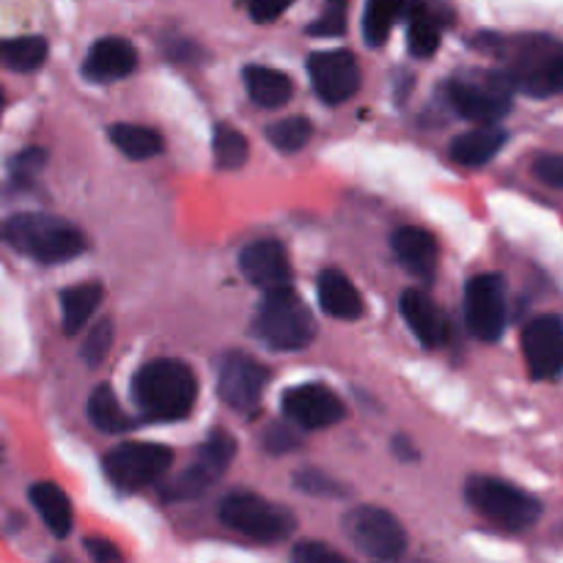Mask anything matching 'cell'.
<instances>
[{
    "mask_svg": "<svg viewBox=\"0 0 563 563\" xmlns=\"http://www.w3.org/2000/svg\"><path fill=\"white\" fill-rule=\"evenodd\" d=\"M132 396L148 421H181L190 416L192 405H196V374L174 357H157L137 368L135 379H132Z\"/></svg>",
    "mask_w": 563,
    "mask_h": 563,
    "instance_id": "cell-1",
    "label": "cell"
},
{
    "mask_svg": "<svg viewBox=\"0 0 563 563\" xmlns=\"http://www.w3.org/2000/svg\"><path fill=\"white\" fill-rule=\"evenodd\" d=\"M0 240L38 264H64L86 251V236L75 225L44 212L11 214L0 225Z\"/></svg>",
    "mask_w": 563,
    "mask_h": 563,
    "instance_id": "cell-2",
    "label": "cell"
},
{
    "mask_svg": "<svg viewBox=\"0 0 563 563\" xmlns=\"http://www.w3.org/2000/svg\"><path fill=\"white\" fill-rule=\"evenodd\" d=\"M506 80L515 91L553 97L563 91V44L548 33H526L504 44Z\"/></svg>",
    "mask_w": 563,
    "mask_h": 563,
    "instance_id": "cell-3",
    "label": "cell"
},
{
    "mask_svg": "<svg viewBox=\"0 0 563 563\" xmlns=\"http://www.w3.org/2000/svg\"><path fill=\"white\" fill-rule=\"evenodd\" d=\"M253 335L267 350L297 352L311 344L317 335V322L300 295L286 284L267 291L253 319Z\"/></svg>",
    "mask_w": 563,
    "mask_h": 563,
    "instance_id": "cell-4",
    "label": "cell"
},
{
    "mask_svg": "<svg viewBox=\"0 0 563 563\" xmlns=\"http://www.w3.org/2000/svg\"><path fill=\"white\" fill-rule=\"evenodd\" d=\"M467 504L504 531H528L542 517V504L526 489L493 476H473L465 487Z\"/></svg>",
    "mask_w": 563,
    "mask_h": 563,
    "instance_id": "cell-5",
    "label": "cell"
},
{
    "mask_svg": "<svg viewBox=\"0 0 563 563\" xmlns=\"http://www.w3.org/2000/svg\"><path fill=\"white\" fill-rule=\"evenodd\" d=\"M220 520L231 531L256 539V542H280L297 528L295 515L289 509L269 504L267 498L247 493V489L225 495L223 504H220Z\"/></svg>",
    "mask_w": 563,
    "mask_h": 563,
    "instance_id": "cell-6",
    "label": "cell"
},
{
    "mask_svg": "<svg viewBox=\"0 0 563 563\" xmlns=\"http://www.w3.org/2000/svg\"><path fill=\"white\" fill-rule=\"evenodd\" d=\"M344 533L352 548L374 561H396L407 550V533L401 522L379 506H357L346 511Z\"/></svg>",
    "mask_w": 563,
    "mask_h": 563,
    "instance_id": "cell-7",
    "label": "cell"
},
{
    "mask_svg": "<svg viewBox=\"0 0 563 563\" xmlns=\"http://www.w3.org/2000/svg\"><path fill=\"white\" fill-rule=\"evenodd\" d=\"M511 91L504 71H487L482 80H451L449 102L473 124H498L511 110Z\"/></svg>",
    "mask_w": 563,
    "mask_h": 563,
    "instance_id": "cell-8",
    "label": "cell"
},
{
    "mask_svg": "<svg viewBox=\"0 0 563 563\" xmlns=\"http://www.w3.org/2000/svg\"><path fill=\"white\" fill-rule=\"evenodd\" d=\"M174 465V451L159 443H124L104 456V473L121 489H143Z\"/></svg>",
    "mask_w": 563,
    "mask_h": 563,
    "instance_id": "cell-9",
    "label": "cell"
},
{
    "mask_svg": "<svg viewBox=\"0 0 563 563\" xmlns=\"http://www.w3.org/2000/svg\"><path fill=\"white\" fill-rule=\"evenodd\" d=\"M269 374L256 357L245 352H229L218 368V394L240 416H253L264 399Z\"/></svg>",
    "mask_w": 563,
    "mask_h": 563,
    "instance_id": "cell-10",
    "label": "cell"
},
{
    "mask_svg": "<svg viewBox=\"0 0 563 563\" xmlns=\"http://www.w3.org/2000/svg\"><path fill=\"white\" fill-rule=\"evenodd\" d=\"M236 456V443L234 438H229L225 432H212L207 438V443L198 449L196 462L187 467L181 476H176L174 482L165 487V495L174 500H196L229 471V465Z\"/></svg>",
    "mask_w": 563,
    "mask_h": 563,
    "instance_id": "cell-11",
    "label": "cell"
},
{
    "mask_svg": "<svg viewBox=\"0 0 563 563\" xmlns=\"http://www.w3.org/2000/svg\"><path fill=\"white\" fill-rule=\"evenodd\" d=\"M465 319L476 339L498 341L506 330V284L500 275L484 273L465 289Z\"/></svg>",
    "mask_w": 563,
    "mask_h": 563,
    "instance_id": "cell-12",
    "label": "cell"
},
{
    "mask_svg": "<svg viewBox=\"0 0 563 563\" xmlns=\"http://www.w3.org/2000/svg\"><path fill=\"white\" fill-rule=\"evenodd\" d=\"M522 352L533 379H555L563 374V322L555 313L531 319L522 330Z\"/></svg>",
    "mask_w": 563,
    "mask_h": 563,
    "instance_id": "cell-13",
    "label": "cell"
},
{
    "mask_svg": "<svg viewBox=\"0 0 563 563\" xmlns=\"http://www.w3.org/2000/svg\"><path fill=\"white\" fill-rule=\"evenodd\" d=\"M313 91L328 104H341L352 99L361 88V66L355 55L346 49H330V53H313L308 60Z\"/></svg>",
    "mask_w": 563,
    "mask_h": 563,
    "instance_id": "cell-14",
    "label": "cell"
},
{
    "mask_svg": "<svg viewBox=\"0 0 563 563\" xmlns=\"http://www.w3.org/2000/svg\"><path fill=\"white\" fill-rule=\"evenodd\" d=\"M284 412L300 429H324L344 421L346 407L328 385H297L284 394Z\"/></svg>",
    "mask_w": 563,
    "mask_h": 563,
    "instance_id": "cell-15",
    "label": "cell"
},
{
    "mask_svg": "<svg viewBox=\"0 0 563 563\" xmlns=\"http://www.w3.org/2000/svg\"><path fill=\"white\" fill-rule=\"evenodd\" d=\"M240 269L253 286H258L264 291L286 286L291 278L289 256H286L284 245L275 240H258L242 247Z\"/></svg>",
    "mask_w": 563,
    "mask_h": 563,
    "instance_id": "cell-16",
    "label": "cell"
},
{
    "mask_svg": "<svg viewBox=\"0 0 563 563\" xmlns=\"http://www.w3.org/2000/svg\"><path fill=\"white\" fill-rule=\"evenodd\" d=\"M401 317L410 324L412 333L418 335L423 346L434 350V346H443L449 339V322H445V313L434 306L432 297L421 289H407L401 295Z\"/></svg>",
    "mask_w": 563,
    "mask_h": 563,
    "instance_id": "cell-17",
    "label": "cell"
},
{
    "mask_svg": "<svg viewBox=\"0 0 563 563\" xmlns=\"http://www.w3.org/2000/svg\"><path fill=\"white\" fill-rule=\"evenodd\" d=\"M137 64V53L126 38L108 36L99 38L91 47L86 58V75L97 82L121 80V77L132 75Z\"/></svg>",
    "mask_w": 563,
    "mask_h": 563,
    "instance_id": "cell-18",
    "label": "cell"
},
{
    "mask_svg": "<svg viewBox=\"0 0 563 563\" xmlns=\"http://www.w3.org/2000/svg\"><path fill=\"white\" fill-rule=\"evenodd\" d=\"M390 245L407 273L418 275V278H432L434 267H438V242L432 240V234L416 229V225H405L396 231Z\"/></svg>",
    "mask_w": 563,
    "mask_h": 563,
    "instance_id": "cell-19",
    "label": "cell"
},
{
    "mask_svg": "<svg viewBox=\"0 0 563 563\" xmlns=\"http://www.w3.org/2000/svg\"><path fill=\"white\" fill-rule=\"evenodd\" d=\"M319 306H322L324 313L335 319H361L363 317V297L361 291L355 289L350 278H346L341 269L330 267L319 273Z\"/></svg>",
    "mask_w": 563,
    "mask_h": 563,
    "instance_id": "cell-20",
    "label": "cell"
},
{
    "mask_svg": "<svg viewBox=\"0 0 563 563\" xmlns=\"http://www.w3.org/2000/svg\"><path fill=\"white\" fill-rule=\"evenodd\" d=\"M506 141H509V132L500 130L498 124H482L454 137L451 157L465 168H478V165H487L506 146Z\"/></svg>",
    "mask_w": 563,
    "mask_h": 563,
    "instance_id": "cell-21",
    "label": "cell"
},
{
    "mask_svg": "<svg viewBox=\"0 0 563 563\" xmlns=\"http://www.w3.org/2000/svg\"><path fill=\"white\" fill-rule=\"evenodd\" d=\"M31 504L38 511V517L44 520V526L49 528V533L58 539H64L71 531V504L66 498L64 489L58 484H33L31 487Z\"/></svg>",
    "mask_w": 563,
    "mask_h": 563,
    "instance_id": "cell-22",
    "label": "cell"
},
{
    "mask_svg": "<svg viewBox=\"0 0 563 563\" xmlns=\"http://www.w3.org/2000/svg\"><path fill=\"white\" fill-rule=\"evenodd\" d=\"M245 88L251 99L262 108H284L291 97L289 75L269 66H247L245 69Z\"/></svg>",
    "mask_w": 563,
    "mask_h": 563,
    "instance_id": "cell-23",
    "label": "cell"
},
{
    "mask_svg": "<svg viewBox=\"0 0 563 563\" xmlns=\"http://www.w3.org/2000/svg\"><path fill=\"white\" fill-rule=\"evenodd\" d=\"M443 22H449V16L443 20L440 14H434V5L412 3L407 44H410V49L418 55V58H429V55L438 53L440 33H443Z\"/></svg>",
    "mask_w": 563,
    "mask_h": 563,
    "instance_id": "cell-24",
    "label": "cell"
},
{
    "mask_svg": "<svg viewBox=\"0 0 563 563\" xmlns=\"http://www.w3.org/2000/svg\"><path fill=\"white\" fill-rule=\"evenodd\" d=\"M102 300V286L99 284H77L60 291V308H64V330L69 335L80 333L93 317Z\"/></svg>",
    "mask_w": 563,
    "mask_h": 563,
    "instance_id": "cell-25",
    "label": "cell"
},
{
    "mask_svg": "<svg viewBox=\"0 0 563 563\" xmlns=\"http://www.w3.org/2000/svg\"><path fill=\"white\" fill-rule=\"evenodd\" d=\"M88 418H91L93 427L104 434H121L132 429V418L121 410L119 399H115L110 385H99V388H93V394L88 396Z\"/></svg>",
    "mask_w": 563,
    "mask_h": 563,
    "instance_id": "cell-26",
    "label": "cell"
},
{
    "mask_svg": "<svg viewBox=\"0 0 563 563\" xmlns=\"http://www.w3.org/2000/svg\"><path fill=\"white\" fill-rule=\"evenodd\" d=\"M110 141L130 159H148L163 152V137H159V132L141 124H113L110 126Z\"/></svg>",
    "mask_w": 563,
    "mask_h": 563,
    "instance_id": "cell-27",
    "label": "cell"
},
{
    "mask_svg": "<svg viewBox=\"0 0 563 563\" xmlns=\"http://www.w3.org/2000/svg\"><path fill=\"white\" fill-rule=\"evenodd\" d=\"M407 5L410 0H368L366 16H363V36L372 47H379L388 38L390 27L405 14Z\"/></svg>",
    "mask_w": 563,
    "mask_h": 563,
    "instance_id": "cell-28",
    "label": "cell"
},
{
    "mask_svg": "<svg viewBox=\"0 0 563 563\" xmlns=\"http://www.w3.org/2000/svg\"><path fill=\"white\" fill-rule=\"evenodd\" d=\"M47 58V42L42 36H16L0 42V60L14 71H33Z\"/></svg>",
    "mask_w": 563,
    "mask_h": 563,
    "instance_id": "cell-29",
    "label": "cell"
},
{
    "mask_svg": "<svg viewBox=\"0 0 563 563\" xmlns=\"http://www.w3.org/2000/svg\"><path fill=\"white\" fill-rule=\"evenodd\" d=\"M313 130H311V121L302 119V115H291V119H280L275 124H269L267 137L278 152L284 154H295L311 141Z\"/></svg>",
    "mask_w": 563,
    "mask_h": 563,
    "instance_id": "cell-30",
    "label": "cell"
},
{
    "mask_svg": "<svg viewBox=\"0 0 563 563\" xmlns=\"http://www.w3.org/2000/svg\"><path fill=\"white\" fill-rule=\"evenodd\" d=\"M214 159H218L220 168L225 170H234L240 165H245L247 159V141L242 132L231 130V126L220 124L214 130Z\"/></svg>",
    "mask_w": 563,
    "mask_h": 563,
    "instance_id": "cell-31",
    "label": "cell"
},
{
    "mask_svg": "<svg viewBox=\"0 0 563 563\" xmlns=\"http://www.w3.org/2000/svg\"><path fill=\"white\" fill-rule=\"evenodd\" d=\"M110 344H113V324L104 319V322H97L88 330L86 344H82V361L97 368L110 355Z\"/></svg>",
    "mask_w": 563,
    "mask_h": 563,
    "instance_id": "cell-32",
    "label": "cell"
},
{
    "mask_svg": "<svg viewBox=\"0 0 563 563\" xmlns=\"http://www.w3.org/2000/svg\"><path fill=\"white\" fill-rule=\"evenodd\" d=\"M346 31V0H328L322 16L308 25L311 36H341Z\"/></svg>",
    "mask_w": 563,
    "mask_h": 563,
    "instance_id": "cell-33",
    "label": "cell"
},
{
    "mask_svg": "<svg viewBox=\"0 0 563 563\" xmlns=\"http://www.w3.org/2000/svg\"><path fill=\"white\" fill-rule=\"evenodd\" d=\"M300 434L291 432L289 427H280V423H273V427L264 432V449L269 451V454L280 456V454H289V451L300 449Z\"/></svg>",
    "mask_w": 563,
    "mask_h": 563,
    "instance_id": "cell-34",
    "label": "cell"
},
{
    "mask_svg": "<svg viewBox=\"0 0 563 563\" xmlns=\"http://www.w3.org/2000/svg\"><path fill=\"white\" fill-rule=\"evenodd\" d=\"M295 484L311 495H341L344 493V487H341V484H335L333 478L324 476V473H317V471L297 473Z\"/></svg>",
    "mask_w": 563,
    "mask_h": 563,
    "instance_id": "cell-35",
    "label": "cell"
},
{
    "mask_svg": "<svg viewBox=\"0 0 563 563\" xmlns=\"http://www.w3.org/2000/svg\"><path fill=\"white\" fill-rule=\"evenodd\" d=\"M44 163H47V154L42 148H25L16 157H11V174L16 179H31V176H36L44 168Z\"/></svg>",
    "mask_w": 563,
    "mask_h": 563,
    "instance_id": "cell-36",
    "label": "cell"
},
{
    "mask_svg": "<svg viewBox=\"0 0 563 563\" xmlns=\"http://www.w3.org/2000/svg\"><path fill=\"white\" fill-rule=\"evenodd\" d=\"M533 174H537L548 187L563 190V154H542V157L533 163Z\"/></svg>",
    "mask_w": 563,
    "mask_h": 563,
    "instance_id": "cell-37",
    "label": "cell"
},
{
    "mask_svg": "<svg viewBox=\"0 0 563 563\" xmlns=\"http://www.w3.org/2000/svg\"><path fill=\"white\" fill-rule=\"evenodd\" d=\"M247 9L251 20L256 22H275L286 9L291 5V0H240Z\"/></svg>",
    "mask_w": 563,
    "mask_h": 563,
    "instance_id": "cell-38",
    "label": "cell"
},
{
    "mask_svg": "<svg viewBox=\"0 0 563 563\" xmlns=\"http://www.w3.org/2000/svg\"><path fill=\"white\" fill-rule=\"evenodd\" d=\"M291 559L302 561V563H341L344 561L339 553H335V550L324 548V544H319V542L297 544L295 553H291Z\"/></svg>",
    "mask_w": 563,
    "mask_h": 563,
    "instance_id": "cell-39",
    "label": "cell"
},
{
    "mask_svg": "<svg viewBox=\"0 0 563 563\" xmlns=\"http://www.w3.org/2000/svg\"><path fill=\"white\" fill-rule=\"evenodd\" d=\"M88 555L99 563H108V561H121V553L113 548L110 542H102V539H88L86 542Z\"/></svg>",
    "mask_w": 563,
    "mask_h": 563,
    "instance_id": "cell-40",
    "label": "cell"
},
{
    "mask_svg": "<svg viewBox=\"0 0 563 563\" xmlns=\"http://www.w3.org/2000/svg\"><path fill=\"white\" fill-rule=\"evenodd\" d=\"M394 451H396V456H399V460H416V449H412V445L407 443L405 438L394 440Z\"/></svg>",
    "mask_w": 563,
    "mask_h": 563,
    "instance_id": "cell-41",
    "label": "cell"
},
{
    "mask_svg": "<svg viewBox=\"0 0 563 563\" xmlns=\"http://www.w3.org/2000/svg\"><path fill=\"white\" fill-rule=\"evenodd\" d=\"M0 110H3V91H0Z\"/></svg>",
    "mask_w": 563,
    "mask_h": 563,
    "instance_id": "cell-42",
    "label": "cell"
}]
</instances>
